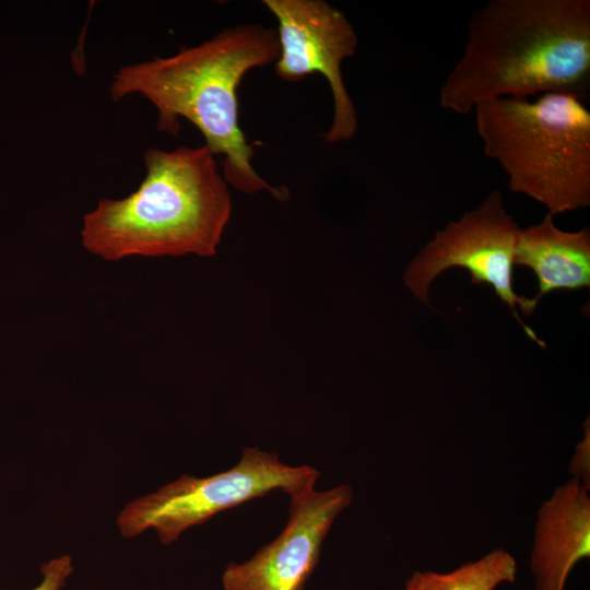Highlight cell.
Masks as SVG:
<instances>
[{"label": "cell", "instance_id": "3", "mask_svg": "<svg viewBox=\"0 0 590 590\" xmlns=\"http://www.w3.org/2000/svg\"><path fill=\"white\" fill-rule=\"evenodd\" d=\"M146 175L119 200L102 199L83 217L82 245L116 261L131 256L216 253L232 215L227 182L203 144L145 151Z\"/></svg>", "mask_w": 590, "mask_h": 590}, {"label": "cell", "instance_id": "10", "mask_svg": "<svg viewBox=\"0 0 590 590\" xmlns=\"http://www.w3.org/2000/svg\"><path fill=\"white\" fill-rule=\"evenodd\" d=\"M515 264L529 267L539 282L536 302L555 290H579L590 285V233L558 229L553 215L527 229H520Z\"/></svg>", "mask_w": 590, "mask_h": 590}, {"label": "cell", "instance_id": "13", "mask_svg": "<svg viewBox=\"0 0 590 590\" xmlns=\"http://www.w3.org/2000/svg\"><path fill=\"white\" fill-rule=\"evenodd\" d=\"M586 435L581 442L576 446V452L571 458L569 471L574 477L578 479L582 485L590 488V440H589V420L585 426Z\"/></svg>", "mask_w": 590, "mask_h": 590}, {"label": "cell", "instance_id": "9", "mask_svg": "<svg viewBox=\"0 0 590 590\" xmlns=\"http://www.w3.org/2000/svg\"><path fill=\"white\" fill-rule=\"evenodd\" d=\"M574 477L540 507L530 569L534 590H564L571 569L590 556V498Z\"/></svg>", "mask_w": 590, "mask_h": 590}, {"label": "cell", "instance_id": "5", "mask_svg": "<svg viewBox=\"0 0 590 590\" xmlns=\"http://www.w3.org/2000/svg\"><path fill=\"white\" fill-rule=\"evenodd\" d=\"M319 475L309 465L292 467L276 453L246 447L239 462L225 472L203 479L182 475L133 499L118 516V527L127 538L154 528L160 541L169 544L186 529L272 491L281 489L291 497L314 488Z\"/></svg>", "mask_w": 590, "mask_h": 590}, {"label": "cell", "instance_id": "8", "mask_svg": "<svg viewBox=\"0 0 590 590\" xmlns=\"http://www.w3.org/2000/svg\"><path fill=\"white\" fill-rule=\"evenodd\" d=\"M353 499L349 485L291 496L288 521L280 535L243 564L226 567L224 590H304L337 516Z\"/></svg>", "mask_w": 590, "mask_h": 590}, {"label": "cell", "instance_id": "6", "mask_svg": "<svg viewBox=\"0 0 590 590\" xmlns=\"http://www.w3.org/2000/svg\"><path fill=\"white\" fill-rule=\"evenodd\" d=\"M520 227L505 211L499 190L493 191L475 210L435 233L404 274V283L421 302L428 303L432 281L442 271L459 267L471 273L473 284L487 283L506 304L528 337L544 347L534 331L517 314H533L538 302L518 296L512 288V267Z\"/></svg>", "mask_w": 590, "mask_h": 590}, {"label": "cell", "instance_id": "4", "mask_svg": "<svg viewBox=\"0 0 590 590\" xmlns=\"http://www.w3.org/2000/svg\"><path fill=\"white\" fill-rule=\"evenodd\" d=\"M473 110L484 154L500 165L512 192L553 216L590 204V111L581 97L495 98Z\"/></svg>", "mask_w": 590, "mask_h": 590}, {"label": "cell", "instance_id": "7", "mask_svg": "<svg viewBox=\"0 0 590 590\" xmlns=\"http://www.w3.org/2000/svg\"><path fill=\"white\" fill-rule=\"evenodd\" d=\"M262 3L278 24L275 74L290 83L314 73L323 75L333 98V118L323 139L329 144L351 140L357 132L358 117L344 84L342 63L355 55L358 37L347 16L324 0Z\"/></svg>", "mask_w": 590, "mask_h": 590}, {"label": "cell", "instance_id": "2", "mask_svg": "<svg viewBox=\"0 0 590 590\" xmlns=\"http://www.w3.org/2000/svg\"><path fill=\"white\" fill-rule=\"evenodd\" d=\"M590 88V0H491L467 24L439 103L467 115L495 98Z\"/></svg>", "mask_w": 590, "mask_h": 590}, {"label": "cell", "instance_id": "12", "mask_svg": "<svg viewBox=\"0 0 590 590\" xmlns=\"http://www.w3.org/2000/svg\"><path fill=\"white\" fill-rule=\"evenodd\" d=\"M42 581L32 590H60L73 573L71 557L63 555L42 564Z\"/></svg>", "mask_w": 590, "mask_h": 590}, {"label": "cell", "instance_id": "1", "mask_svg": "<svg viewBox=\"0 0 590 590\" xmlns=\"http://www.w3.org/2000/svg\"><path fill=\"white\" fill-rule=\"evenodd\" d=\"M279 50L275 28L238 23L173 56L119 68L109 94L115 102L131 94L146 98L157 111V130L173 137L180 131L179 120H188L211 153L222 157L228 185L249 194L267 191L285 201L288 190L267 182L252 165L255 150L239 125L237 96L244 76L274 63Z\"/></svg>", "mask_w": 590, "mask_h": 590}, {"label": "cell", "instance_id": "11", "mask_svg": "<svg viewBox=\"0 0 590 590\" xmlns=\"http://www.w3.org/2000/svg\"><path fill=\"white\" fill-rule=\"evenodd\" d=\"M517 562L504 548L465 563L451 571H414L403 590H495L504 582L514 583Z\"/></svg>", "mask_w": 590, "mask_h": 590}]
</instances>
